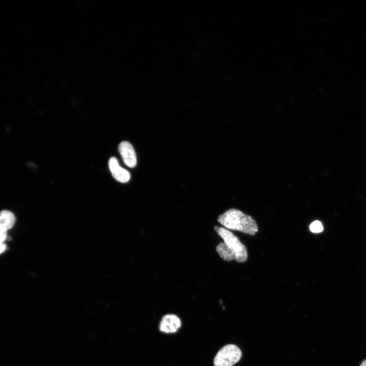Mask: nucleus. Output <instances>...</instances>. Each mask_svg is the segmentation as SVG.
<instances>
[{"mask_svg": "<svg viewBox=\"0 0 366 366\" xmlns=\"http://www.w3.org/2000/svg\"><path fill=\"white\" fill-rule=\"evenodd\" d=\"M214 229L223 240L216 247L219 256L224 260H235L244 262L248 259V251L246 246L238 238L229 230L221 227L215 226Z\"/></svg>", "mask_w": 366, "mask_h": 366, "instance_id": "nucleus-1", "label": "nucleus"}, {"mask_svg": "<svg viewBox=\"0 0 366 366\" xmlns=\"http://www.w3.org/2000/svg\"><path fill=\"white\" fill-rule=\"evenodd\" d=\"M218 221L227 229L239 231L251 235H255L258 231L255 220L236 208H230L220 215Z\"/></svg>", "mask_w": 366, "mask_h": 366, "instance_id": "nucleus-2", "label": "nucleus"}, {"mask_svg": "<svg viewBox=\"0 0 366 366\" xmlns=\"http://www.w3.org/2000/svg\"><path fill=\"white\" fill-rule=\"evenodd\" d=\"M241 355V351L237 346L227 345L219 350L214 363L215 366H233L240 359Z\"/></svg>", "mask_w": 366, "mask_h": 366, "instance_id": "nucleus-3", "label": "nucleus"}, {"mask_svg": "<svg viewBox=\"0 0 366 366\" xmlns=\"http://www.w3.org/2000/svg\"><path fill=\"white\" fill-rule=\"evenodd\" d=\"M118 150L125 164L131 168L135 167L137 157L132 144L128 141H123L118 146Z\"/></svg>", "mask_w": 366, "mask_h": 366, "instance_id": "nucleus-4", "label": "nucleus"}, {"mask_svg": "<svg viewBox=\"0 0 366 366\" xmlns=\"http://www.w3.org/2000/svg\"><path fill=\"white\" fill-rule=\"evenodd\" d=\"M180 326V320L174 314L164 316L160 323V330L166 333L175 332Z\"/></svg>", "mask_w": 366, "mask_h": 366, "instance_id": "nucleus-5", "label": "nucleus"}, {"mask_svg": "<svg viewBox=\"0 0 366 366\" xmlns=\"http://www.w3.org/2000/svg\"><path fill=\"white\" fill-rule=\"evenodd\" d=\"M109 167L113 177L120 182H127L130 179V173L121 168L117 159L111 157L109 161Z\"/></svg>", "mask_w": 366, "mask_h": 366, "instance_id": "nucleus-6", "label": "nucleus"}, {"mask_svg": "<svg viewBox=\"0 0 366 366\" xmlns=\"http://www.w3.org/2000/svg\"><path fill=\"white\" fill-rule=\"evenodd\" d=\"M15 222V217L10 211L3 210L0 212V226L6 230L11 229Z\"/></svg>", "mask_w": 366, "mask_h": 366, "instance_id": "nucleus-7", "label": "nucleus"}, {"mask_svg": "<svg viewBox=\"0 0 366 366\" xmlns=\"http://www.w3.org/2000/svg\"><path fill=\"white\" fill-rule=\"evenodd\" d=\"M310 230L313 233H320L323 230L322 223L319 221H315L310 226Z\"/></svg>", "mask_w": 366, "mask_h": 366, "instance_id": "nucleus-8", "label": "nucleus"}, {"mask_svg": "<svg viewBox=\"0 0 366 366\" xmlns=\"http://www.w3.org/2000/svg\"><path fill=\"white\" fill-rule=\"evenodd\" d=\"M7 237V230L0 226V243H3Z\"/></svg>", "mask_w": 366, "mask_h": 366, "instance_id": "nucleus-9", "label": "nucleus"}, {"mask_svg": "<svg viewBox=\"0 0 366 366\" xmlns=\"http://www.w3.org/2000/svg\"><path fill=\"white\" fill-rule=\"evenodd\" d=\"M6 249V245L4 244L3 242L0 243V254L5 251Z\"/></svg>", "mask_w": 366, "mask_h": 366, "instance_id": "nucleus-10", "label": "nucleus"}, {"mask_svg": "<svg viewBox=\"0 0 366 366\" xmlns=\"http://www.w3.org/2000/svg\"><path fill=\"white\" fill-rule=\"evenodd\" d=\"M360 366H366V359H365L361 362Z\"/></svg>", "mask_w": 366, "mask_h": 366, "instance_id": "nucleus-11", "label": "nucleus"}]
</instances>
